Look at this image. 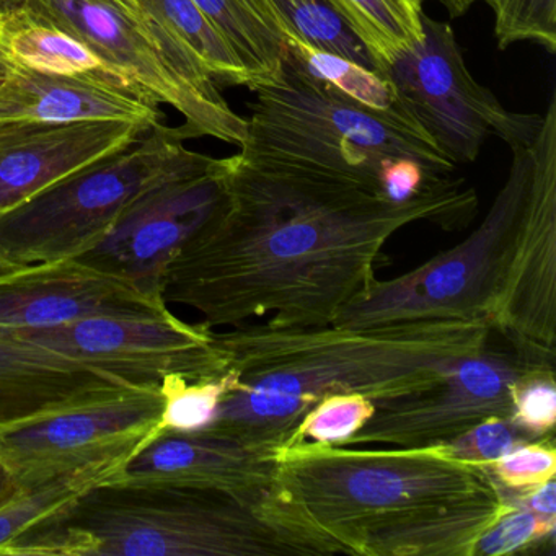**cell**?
<instances>
[{"label":"cell","instance_id":"1","mask_svg":"<svg viewBox=\"0 0 556 556\" xmlns=\"http://www.w3.org/2000/svg\"><path fill=\"white\" fill-rule=\"evenodd\" d=\"M454 180L406 203L357 181L226 159V200L168 268L167 304L214 327L334 324L377 281L383 247L405 227L458 229L477 191Z\"/></svg>","mask_w":556,"mask_h":556},{"label":"cell","instance_id":"2","mask_svg":"<svg viewBox=\"0 0 556 556\" xmlns=\"http://www.w3.org/2000/svg\"><path fill=\"white\" fill-rule=\"evenodd\" d=\"M483 320H416L374 327L245 324L216 334L236 380L207 428L285 448L302 416L334 393L372 403L441 382L490 346Z\"/></svg>","mask_w":556,"mask_h":556},{"label":"cell","instance_id":"3","mask_svg":"<svg viewBox=\"0 0 556 556\" xmlns=\"http://www.w3.org/2000/svg\"><path fill=\"white\" fill-rule=\"evenodd\" d=\"M265 503L216 490L105 480L5 543L0 556L302 555Z\"/></svg>","mask_w":556,"mask_h":556},{"label":"cell","instance_id":"4","mask_svg":"<svg viewBox=\"0 0 556 556\" xmlns=\"http://www.w3.org/2000/svg\"><path fill=\"white\" fill-rule=\"evenodd\" d=\"M493 488L486 468L429 447L354 451L302 441L278 452L273 500L282 526L308 555H359L372 530Z\"/></svg>","mask_w":556,"mask_h":556},{"label":"cell","instance_id":"5","mask_svg":"<svg viewBox=\"0 0 556 556\" xmlns=\"http://www.w3.org/2000/svg\"><path fill=\"white\" fill-rule=\"evenodd\" d=\"M255 93L239 157L258 167L298 168L357 181L380 191L390 162L412 159L431 174L452 177L457 164L399 99L374 110L302 73L286 58Z\"/></svg>","mask_w":556,"mask_h":556},{"label":"cell","instance_id":"6","mask_svg":"<svg viewBox=\"0 0 556 556\" xmlns=\"http://www.w3.org/2000/svg\"><path fill=\"white\" fill-rule=\"evenodd\" d=\"M185 139L180 128L149 129L123 151L0 214V256L30 266L76 258L92 249L146 191L216 161L188 149Z\"/></svg>","mask_w":556,"mask_h":556},{"label":"cell","instance_id":"7","mask_svg":"<svg viewBox=\"0 0 556 556\" xmlns=\"http://www.w3.org/2000/svg\"><path fill=\"white\" fill-rule=\"evenodd\" d=\"M529 142L510 146L509 174L477 230L418 268L389 281L374 282L363 298L338 315L334 324L374 327L416 320L486 321L526 203Z\"/></svg>","mask_w":556,"mask_h":556},{"label":"cell","instance_id":"8","mask_svg":"<svg viewBox=\"0 0 556 556\" xmlns=\"http://www.w3.org/2000/svg\"><path fill=\"white\" fill-rule=\"evenodd\" d=\"M11 4L70 31L125 74L146 99L177 110L185 138L207 136L242 148L247 119L230 109L219 86L174 56L157 30L119 0H0V5Z\"/></svg>","mask_w":556,"mask_h":556},{"label":"cell","instance_id":"9","mask_svg":"<svg viewBox=\"0 0 556 556\" xmlns=\"http://www.w3.org/2000/svg\"><path fill=\"white\" fill-rule=\"evenodd\" d=\"M422 37L387 70L399 99L455 164H473L488 136L507 146L527 144L542 115L504 109L465 64L447 22L421 15Z\"/></svg>","mask_w":556,"mask_h":556},{"label":"cell","instance_id":"10","mask_svg":"<svg viewBox=\"0 0 556 556\" xmlns=\"http://www.w3.org/2000/svg\"><path fill=\"white\" fill-rule=\"evenodd\" d=\"M526 203L486 324L510 346L555 361L556 93L529 142Z\"/></svg>","mask_w":556,"mask_h":556},{"label":"cell","instance_id":"11","mask_svg":"<svg viewBox=\"0 0 556 556\" xmlns=\"http://www.w3.org/2000/svg\"><path fill=\"white\" fill-rule=\"evenodd\" d=\"M543 366H555V361L540 359L514 346L507 351L488 346L428 389L374 403V415L340 447L428 448L445 444L483 419L509 418L516 383Z\"/></svg>","mask_w":556,"mask_h":556},{"label":"cell","instance_id":"12","mask_svg":"<svg viewBox=\"0 0 556 556\" xmlns=\"http://www.w3.org/2000/svg\"><path fill=\"white\" fill-rule=\"evenodd\" d=\"M0 333L47 348L146 389H157L170 376L197 382L226 374L213 328L204 321L187 324L174 314L87 318L63 327Z\"/></svg>","mask_w":556,"mask_h":556},{"label":"cell","instance_id":"13","mask_svg":"<svg viewBox=\"0 0 556 556\" xmlns=\"http://www.w3.org/2000/svg\"><path fill=\"white\" fill-rule=\"evenodd\" d=\"M226 200V159L146 191L97 245L76 256L141 294L164 301L165 278L178 253ZM165 302V301H164Z\"/></svg>","mask_w":556,"mask_h":556},{"label":"cell","instance_id":"14","mask_svg":"<svg viewBox=\"0 0 556 556\" xmlns=\"http://www.w3.org/2000/svg\"><path fill=\"white\" fill-rule=\"evenodd\" d=\"M164 406L157 387L64 409L0 434V458L22 486L71 468L126 462L161 429Z\"/></svg>","mask_w":556,"mask_h":556},{"label":"cell","instance_id":"15","mask_svg":"<svg viewBox=\"0 0 556 556\" xmlns=\"http://www.w3.org/2000/svg\"><path fill=\"white\" fill-rule=\"evenodd\" d=\"M278 452L214 428L159 429L112 480L216 490L263 504L278 478Z\"/></svg>","mask_w":556,"mask_h":556},{"label":"cell","instance_id":"16","mask_svg":"<svg viewBox=\"0 0 556 556\" xmlns=\"http://www.w3.org/2000/svg\"><path fill=\"white\" fill-rule=\"evenodd\" d=\"M172 314L122 279L76 258L25 266L0 278V330H43L87 318Z\"/></svg>","mask_w":556,"mask_h":556},{"label":"cell","instance_id":"17","mask_svg":"<svg viewBox=\"0 0 556 556\" xmlns=\"http://www.w3.org/2000/svg\"><path fill=\"white\" fill-rule=\"evenodd\" d=\"M144 126L122 122L0 125V214L61 178L138 141Z\"/></svg>","mask_w":556,"mask_h":556},{"label":"cell","instance_id":"18","mask_svg":"<svg viewBox=\"0 0 556 556\" xmlns=\"http://www.w3.org/2000/svg\"><path fill=\"white\" fill-rule=\"evenodd\" d=\"M136 389L146 387L0 333V434Z\"/></svg>","mask_w":556,"mask_h":556},{"label":"cell","instance_id":"19","mask_svg":"<svg viewBox=\"0 0 556 556\" xmlns=\"http://www.w3.org/2000/svg\"><path fill=\"white\" fill-rule=\"evenodd\" d=\"M162 118L151 100L105 84L45 76L14 64L0 73V125L122 122L152 129L164 125Z\"/></svg>","mask_w":556,"mask_h":556},{"label":"cell","instance_id":"20","mask_svg":"<svg viewBox=\"0 0 556 556\" xmlns=\"http://www.w3.org/2000/svg\"><path fill=\"white\" fill-rule=\"evenodd\" d=\"M494 484L486 493L406 514L361 542V556H473L478 539L513 507Z\"/></svg>","mask_w":556,"mask_h":556},{"label":"cell","instance_id":"21","mask_svg":"<svg viewBox=\"0 0 556 556\" xmlns=\"http://www.w3.org/2000/svg\"><path fill=\"white\" fill-rule=\"evenodd\" d=\"M2 47L8 64L45 76L105 84L144 97L125 74L106 63L89 45L70 31L35 18L21 5H2Z\"/></svg>","mask_w":556,"mask_h":556},{"label":"cell","instance_id":"22","mask_svg":"<svg viewBox=\"0 0 556 556\" xmlns=\"http://www.w3.org/2000/svg\"><path fill=\"white\" fill-rule=\"evenodd\" d=\"M242 63L249 86L271 79L288 53V27L271 0H193Z\"/></svg>","mask_w":556,"mask_h":556},{"label":"cell","instance_id":"23","mask_svg":"<svg viewBox=\"0 0 556 556\" xmlns=\"http://www.w3.org/2000/svg\"><path fill=\"white\" fill-rule=\"evenodd\" d=\"M139 5L161 40L187 51L217 86H249L239 58L193 0H139Z\"/></svg>","mask_w":556,"mask_h":556},{"label":"cell","instance_id":"24","mask_svg":"<svg viewBox=\"0 0 556 556\" xmlns=\"http://www.w3.org/2000/svg\"><path fill=\"white\" fill-rule=\"evenodd\" d=\"M123 465L125 462H100L60 471L37 483L22 486L14 500L0 507V548L90 488L112 480Z\"/></svg>","mask_w":556,"mask_h":556},{"label":"cell","instance_id":"25","mask_svg":"<svg viewBox=\"0 0 556 556\" xmlns=\"http://www.w3.org/2000/svg\"><path fill=\"white\" fill-rule=\"evenodd\" d=\"M356 31L386 76L390 64L421 40V22L406 14L396 0H325Z\"/></svg>","mask_w":556,"mask_h":556},{"label":"cell","instance_id":"26","mask_svg":"<svg viewBox=\"0 0 556 556\" xmlns=\"http://www.w3.org/2000/svg\"><path fill=\"white\" fill-rule=\"evenodd\" d=\"M286 58L302 73L330 84L344 96L369 109L389 110L399 102V93L393 84L376 71L317 50L294 35L286 37Z\"/></svg>","mask_w":556,"mask_h":556},{"label":"cell","instance_id":"27","mask_svg":"<svg viewBox=\"0 0 556 556\" xmlns=\"http://www.w3.org/2000/svg\"><path fill=\"white\" fill-rule=\"evenodd\" d=\"M289 35L334 56L377 71L376 60L356 31L325 0H271ZM288 35V37H289ZM382 76V74H380Z\"/></svg>","mask_w":556,"mask_h":556},{"label":"cell","instance_id":"28","mask_svg":"<svg viewBox=\"0 0 556 556\" xmlns=\"http://www.w3.org/2000/svg\"><path fill=\"white\" fill-rule=\"evenodd\" d=\"M236 386L230 372L217 379L190 380L170 376L162 380L161 392L165 396L161 429L198 431L207 428L216 418L224 396Z\"/></svg>","mask_w":556,"mask_h":556},{"label":"cell","instance_id":"29","mask_svg":"<svg viewBox=\"0 0 556 556\" xmlns=\"http://www.w3.org/2000/svg\"><path fill=\"white\" fill-rule=\"evenodd\" d=\"M494 14L497 48L535 43L556 53V0H483Z\"/></svg>","mask_w":556,"mask_h":556},{"label":"cell","instance_id":"30","mask_svg":"<svg viewBox=\"0 0 556 556\" xmlns=\"http://www.w3.org/2000/svg\"><path fill=\"white\" fill-rule=\"evenodd\" d=\"M374 415V403L357 393H334L315 403L299 422L288 445L302 441L341 445Z\"/></svg>","mask_w":556,"mask_h":556},{"label":"cell","instance_id":"31","mask_svg":"<svg viewBox=\"0 0 556 556\" xmlns=\"http://www.w3.org/2000/svg\"><path fill=\"white\" fill-rule=\"evenodd\" d=\"M529 441L536 439L530 438L513 419L494 416L483 419L452 441L429 448L451 460L488 468L510 448Z\"/></svg>","mask_w":556,"mask_h":556},{"label":"cell","instance_id":"32","mask_svg":"<svg viewBox=\"0 0 556 556\" xmlns=\"http://www.w3.org/2000/svg\"><path fill=\"white\" fill-rule=\"evenodd\" d=\"M553 435L523 442L510 448L486 468L497 488L507 493L522 494L556 475V451Z\"/></svg>","mask_w":556,"mask_h":556},{"label":"cell","instance_id":"33","mask_svg":"<svg viewBox=\"0 0 556 556\" xmlns=\"http://www.w3.org/2000/svg\"><path fill=\"white\" fill-rule=\"evenodd\" d=\"M510 419L532 439L553 435L556 422L555 366H543L516 383Z\"/></svg>","mask_w":556,"mask_h":556},{"label":"cell","instance_id":"34","mask_svg":"<svg viewBox=\"0 0 556 556\" xmlns=\"http://www.w3.org/2000/svg\"><path fill=\"white\" fill-rule=\"evenodd\" d=\"M555 530L556 523L545 522L532 510L514 504L478 539L473 556L516 555L540 543L553 545Z\"/></svg>","mask_w":556,"mask_h":556},{"label":"cell","instance_id":"35","mask_svg":"<svg viewBox=\"0 0 556 556\" xmlns=\"http://www.w3.org/2000/svg\"><path fill=\"white\" fill-rule=\"evenodd\" d=\"M501 491L506 493L514 504H519V506L532 510L539 519L545 520V522L556 523L555 478H552V480L545 481V483L539 484V486L532 488V490L526 491V493L522 494L507 493V491L504 490Z\"/></svg>","mask_w":556,"mask_h":556},{"label":"cell","instance_id":"36","mask_svg":"<svg viewBox=\"0 0 556 556\" xmlns=\"http://www.w3.org/2000/svg\"><path fill=\"white\" fill-rule=\"evenodd\" d=\"M22 484L18 483L14 470L0 458V507L14 500L21 493Z\"/></svg>","mask_w":556,"mask_h":556},{"label":"cell","instance_id":"37","mask_svg":"<svg viewBox=\"0 0 556 556\" xmlns=\"http://www.w3.org/2000/svg\"><path fill=\"white\" fill-rule=\"evenodd\" d=\"M434 2L441 4L452 18H458L464 17L477 2H483V0H434Z\"/></svg>","mask_w":556,"mask_h":556},{"label":"cell","instance_id":"38","mask_svg":"<svg viewBox=\"0 0 556 556\" xmlns=\"http://www.w3.org/2000/svg\"><path fill=\"white\" fill-rule=\"evenodd\" d=\"M396 2L405 9L409 17L415 18L416 22H421V15L425 14L422 0H396Z\"/></svg>","mask_w":556,"mask_h":556},{"label":"cell","instance_id":"39","mask_svg":"<svg viewBox=\"0 0 556 556\" xmlns=\"http://www.w3.org/2000/svg\"><path fill=\"white\" fill-rule=\"evenodd\" d=\"M25 268V266L14 265V263L5 260L4 256H0V278H4V276L12 275V273L17 271V269Z\"/></svg>","mask_w":556,"mask_h":556},{"label":"cell","instance_id":"40","mask_svg":"<svg viewBox=\"0 0 556 556\" xmlns=\"http://www.w3.org/2000/svg\"><path fill=\"white\" fill-rule=\"evenodd\" d=\"M5 64L8 61H5L4 47H2V8H0V73L4 70Z\"/></svg>","mask_w":556,"mask_h":556},{"label":"cell","instance_id":"41","mask_svg":"<svg viewBox=\"0 0 556 556\" xmlns=\"http://www.w3.org/2000/svg\"><path fill=\"white\" fill-rule=\"evenodd\" d=\"M123 4L128 5V8L135 9V11H141V5L136 2V0H119Z\"/></svg>","mask_w":556,"mask_h":556},{"label":"cell","instance_id":"42","mask_svg":"<svg viewBox=\"0 0 556 556\" xmlns=\"http://www.w3.org/2000/svg\"><path fill=\"white\" fill-rule=\"evenodd\" d=\"M136 2H138V4H139V0H136Z\"/></svg>","mask_w":556,"mask_h":556},{"label":"cell","instance_id":"43","mask_svg":"<svg viewBox=\"0 0 556 556\" xmlns=\"http://www.w3.org/2000/svg\"><path fill=\"white\" fill-rule=\"evenodd\" d=\"M0 8H2V5H0Z\"/></svg>","mask_w":556,"mask_h":556}]
</instances>
